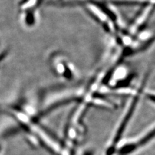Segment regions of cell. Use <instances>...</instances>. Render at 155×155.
Here are the masks:
<instances>
[{
    "label": "cell",
    "mask_w": 155,
    "mask_h": 155,
    "mask_svg": "<svg viewBox=\"0 0 155 155\" xmlns=\"http://www.w3.org/2000/svg\"><path fill=\"white\" fill-rule=\"evenodd\" d=\"M154 138H155V127L151 131L148 132L146 134L144 135L141 138L139 139L138 141L127 144L122 147L120 149L119 154L120 155H127L132 153L133 152L137 151L138 149L144 146L150 141H151Z\"/></svg>",
    "instance_id": "obj_1"
},
{
    "label": "cell",
    "mask_w": 155,
    "mask_h": 155,
    "mask_svg": "<svg viewBox=\"0 0 155 155\" xmlns=\"http://www.w3.org/2000/svg\"><path fill=\"white\" fill-rule=\"evenodd\" d=\"M85 155H92V153H87Z\"/></svg>",
    "instance_id": "obj_2"
}]
</instances>
